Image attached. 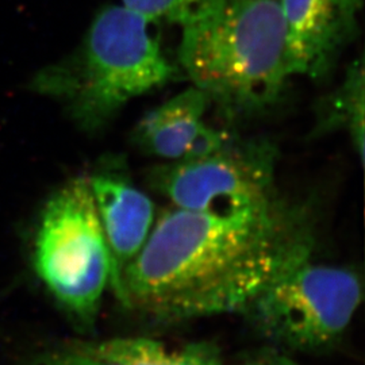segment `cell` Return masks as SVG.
<instances>
[{
	"label": "cell",
	"instance_id": "1",
	"mask_svg": "<svg viewBox=\"0 0 365 365\" xmlns=\"http://www.w3.org/2000/svg\"><path fill=\"white\" fill-rule=\"evenodd\" d=\"M313 250L310 217L279 196L223 212L170 206L113 291L120 306L155 322L244 315L276 274Z\"/></svg>",
	"mask_w": 365,
	"mask_h": 365
},
{
	"label": "cell",
	"instance_id": "2",
	"mask_svg": "<svg viewBox=\"0 0 365 365\" xmlns=\"http://www.w3.org/2000/svg\"><path fill=\"white\" fill-rule=\"evenodd\" d=\"M179 26L182 72L226 117L268 111L294 78L282 0H203Z\"/></svg>",
	"mask_w": 365,
	"mask_h": 365
},
{
	"label": "cell",
	"instance_id": "3",
	"mask_svg": "<svg viewBox=\"0 0 365 365\" xmlns=\"http://www.w3.org/2000/svg\"><path fill=\"white\" fill-rule=\"evenodd\" d=\"M152 25L123 4L105 6L78 49L43 68L31 88L60 101L81 130H102L131 101L175 76Z\"/></svg>",
	"mask_w": 365,
	"mask_h": 365
},
{
	"label": "cell",
	"instance_id": "4",
	"mask_svg": "<svg viewBox=\"0 0 365 365\" xmlns=\"http://www.w3.org/2000/svg\"><path fill=\"white\" fill-rule=\"evenodd\" d=\"M33 265L63 312L84 330L95 325L111 257L88 178L66 182L42 211Z\"/></svg>",
	"mask_w": 365,
	"mask_h": 365
},
{
	"label": "cell",
	"instance_id": "5",
	"mask_svg": "<svg viewBox=\"0 0 365 365\" xmlns=\"http://www.w3.org/2000/svg\"><path fill=\"white\" fill-rule=\"evenodd\" d=\"M313 252L276 274L244 313L261 336L294 351L313 352L333 345L363 299L359 274L346 267L317 262Z\"/></svg>",
	"mask_w": 365,
	"mask_h": 365
},
{
	"label": "cell",
	"instance_id": "6",
	"mask_svg": "<svg viewBox=\"0 0 365 365\" xmlns=\"http://www.w3.org/2000/svg\"><path fill=\"white\" fill-rule=\"evenodd\" d=\"M276 150L267 141H227L205 156L170 161L150 172L149 182L170 206L223 212L276 199Z\"/></svg>",
	"mask_w": 365,
	"mask_h": 365
},
{
	"label": "cell",
	"instance_id": "7",
	"mask_svg": "<svg viewBox=\"0 0 365 365\" xmlns=\"http://www.w3.org/2000/svg\"><path fill=\"white\" fill-rule=\"evenodd\" d=\"M292 76L324 80L359 34L363 0H282Z\"/></svg>",
	"mask_w": 365,
	"mask_h": 365
},
{
	"label": "cell",
	"instance_id": "8",
	"mask_svg": "<svg viewBox=\"0 0 365 365\" xmlns=\"http://www.w3.org/2000/svg\"><path fill=\"white\" fill-rule=\"evenodd\" d=\"M88 182L111 257L113 288L144 247L156 220V209L118 161L102 165Z\"/></svg>",
	"mask_w": 365,
	"mask_h": 365
},
{
	"label": "cell",
	"instance_id": "9",
	"mask_svg": "<svg viewBox=\"0 0 365 365\" xmlns=\"http://www.w3.org/2000/svg\"><path fill=\"white\" fill-rule=\"evenodd\" d=\"M210 106L209 95L191 86L145 114L133 130V143L167 163L209 155L229 141L206 123Z\"/></svg>",
	"mask_w": 365,
	"mask_h": 365
},
{
	"label": "cell",
	"instance_id": "10",
	"mask_svg": "<svg viewBox=\"0 0 365 365\" xmlns=\"http://www.w3.org/2000/svg\"><path fill=\"white\" fill-rule=\"evenodd\" d=\"M92 345L117 365H223L220 351L206 342L173 348L146 337H115Z\"/></svg>",
	"mask_w": 365,
	"mask_h": 365
},
{
	"label": "cell",
	"instance_id": "11",
	"mask_svg": "<svg viewBox=\"0 0 365 365\" xmlns=\"http://www.w3.org/2000/svg\"><path fill=\"white\" fill-rule=\"evenodd\" d=\"M365 78L363 58L348 66L345 78L318 110L315 133L346 131L360 163L364 161Z\"/></svg>",
	"mask_w": 365,
	"mask_h": 365
},
{
	"label": "cell",
	"instance_id": "12",
	"mask_svg": "<svg viewBox=\"0 0 365 365\" xmlns=\"http://www.w3.org/2000/svg\"><path fill=\"white\" fill-rule=\"evenodd\" d=\"M203 0H120V4L144 15L152 24L180 25Z\"/></svg>",
	"mask_w": 365,
	"mask_h": 365
},
{
	"label": "cell",
	"instance_id": "13",
	"mask_svg": "<svg viewBox=\"0 0 365 365\" xmlns=\"http://www.w3.org/2000/svg\"><path fill=\"white\" fill-rule=\"evenodd\" d=\"M24 365H117L95 351L92 342L72 344L38 353Z\"/></svg>",
	"mask_w": 365,
	"mask_h": 365
},
{
	"label": "cell",
	"instance_id": "14",
	"mask_svg": "<svg viewBox=\"0 0 365 365\" xmlns=\"http://www.w3.org/2000/svg\"><path fill=\"white\" fill-rule=\"evenodd\" d=\"M247 365H302L291 359H288L286 356H267V357H262L259 360H255L252 363H249Z\"/></svg>",
	"mask_w": 365,
	"mask_h": 365
}]
</instances>
